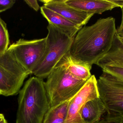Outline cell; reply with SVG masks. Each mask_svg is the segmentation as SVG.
<instances>
[{
  "label": "cell",
  "instance_id": "cell-1",
  "mask_svg": "<svg viewBox=\"0 0 123 123\" xmlns=\"http://www.w3.org/2000/svg\"><path fill=\"white\" fill-rule=\"evenodd\" d=\"M115 19H99L91 26L81 28L69 51L73 58L92 66L111 48L116 32Z\"/></svg>",
  "mask_w": 123,
  "mask_h": 123
},
{
  "label": "cell",
  "instance_id": "cell-2",
  "mask_svg": "<svg viewBox=\"0 0 123 123\" xmlns=\"http://www.w3.org/2000/svg\"><path fill=\"white\" fill-rule=\"evenodd\" d=\"M16 123H42L50 108L45 82L38 77L30 78L19 92Z\"/></svg>",
  "mask_w": 123,
  "mask_h": 123
},
{
  "label": "cell",
  "instance_id": "cell-3",
  "mask_svg": "<svg viewBox=\"0 0 123 123\" xmlns=\"http://www.w3.org/2000/svg\"><path fill=\"white\" fill-rule=\"evenodd\" d=\"M87 81L75 78L64 65L58 63L45 82L50 108L73 99Z\"/></svg>",
  "mask_w": 123,
  "mask_h": 123
},
{
  "label": "cell",
  "instance_id": "cell-4",
  "mask_svg": "<svg viewBox=\"0 0 123 123\" xmlns=\"http://www.w3.org/2000/svg\"><path fill=\"white\" fill-rule=\"evenodd\" d=\"M45 51L32 72L36 77L43 79L47 78L62 58L68 53L74 39L48 24Z\"/></svg>",
  "mask_w": 123,
  "mask_h": 123
},
{
  "label": "cell",
  "instance_id": "cell-5",
  "mask_svg": "<svg viewBox=\"0 0 123 123\" xmlns=\"http://www.w3.org/2000/svg\"><path fill=\"white\" fill-rule=\"evenodd\" d=\"M29 74L10 51L0 54V95L8 97L18 94Z\"/></svg>",
  "mask_w": 123,
  "mask_h": 123
},
{
  "label": "cell",
  "instance_id": "cell-6",
  "mask_svg": "<svg viewBox=\"0 0 123 123\" xmlns=\"http://www.w3.org/2000/svg\"><path fill=\"white\" fill-rule=\"evenodd\" d=\"M103 72L97 80L100 99L107 114L123 117V81Z\"/></svg>",
  "mask_w": 123,
  "mask_h": 123
},
{
  "label": "cell",
  "instance_id": "cell-7",
  "mask_svg": "<svg viewBox=\"0 0 123 123\" xmlns=\"http://www.w3.org/2000/svg\"><path fill=\"white\" fill-rule=\"evenodd\" d=\"M46 41V37L31 40L20 39L11 45L8 50L12 53L19 64L32 74L44 55Z\"/></svg>",
  "mask_w": 123,
  "mask_h": 123
},
{
  "label": "cell",
  "instance_id": "cell-8",
  "mask_svg": "<svg viewBox=\"0 0 123 123\" xmlns=\"http://www.w3.org/2000/svg\"><path fill=\"white\" fill-rule=\"evenodd\" d=\"M97 80L92 75L81 90L70 102L65 123H85L80 112L87 102L99 98Z\"/></svg>",
  "mask_w": 123,
  "mask_h": 123
},
{
  "label": "cell",
  "instance_id": "cell-9",
  "mask_svg": "<svg viewBox=\"0 0 123 123\" xmlns=\"http://www.w3.org/2000/svg\"><path fill=\"white\" fill-rule=\"evenodd\" d=\"M43 6L63 16L67 19L82 28L86 24L94 15L78 10L66 4V0H44Z\"/></svg>",
  "mask_w": 123,
  "mask_h": 123
},
{
  "label": "cell",
  "instance_id": "cell-10",
  "mask_svg": "<svg viewBox=\"0 0 123 123\" xmlns=\"http://www.w3.org/2000/svg\"><path fill=\"white\" fill-rule=\"evenodd\" d=\"M40 11L41 14L48 21L49 24L71 38L74 39L81 29L63 16L43 6L40 8Z\"/></svg>",
  "mask_w": 123,
  "mask_h": 123
},
{
  "label": "cell",
  "instance_id": "cell-11",
  "mask_svg": "<svg viewBox=\"0 0 123 123\" xmlns=\"http://www.w3.org/2000/svg\"><path fill=\"white\" fill-rule=\"evenodd\" d=\"M67 5L88 13L101 14L117 6L108 0H66Z\"/></svg>",
  "mask_w": 123,
  "mask_h": 123
},
{
  "label": "cell",
  "instance_id": "cell-12",
  "mask_svg": "<svg viewBox=\"0 0 123 123\" xmlns=\"http://www.w3.org/2000/svg\"><path fill=\"white\" fill-rule=\"evenodd\" d=\"M59 63L64 65L69 73L78 79L87 81L92 76L90 72L92 66L73 58L69 52Z\"/></svg>",
  "mask_w": 123,
  "mask_h": 123
},
{
  "label": "cell",
  "instance_id": "cell-13",
  "mask_svg": "<svg viewBox=\"0 0 123 123\" xmlns=\"http://www.w3.org/2000/svg\"><path fill=\"white\" fill-rule=\"evenodd\" d=\"M106 113V108L99 97L87 102L80 112V116L85 123H95Z\"/></svg>",
  "mask_w": 123,
  "mask_h": 123
},
{
  "label": "cell",
  "instance_id": "cell-14",
  "mask_svg": "<svg viewBox=\"0 0 123 123\" xmlns=\"http://www.w3.org/2000/svg\"><path fill=\"white\" fill-rule=\"evenodd\" d=\"M96 64L102 69L108 65L123 66V45L118 38L116 32L110 50Z\"/></svg>",
  "mask_w": 123,
  "mask_h": 123
},
{
  "label": "cell",
  "instance_id": "cell-15",
  "mask_svg": "<svg viewBox=\"0 0 123 123\" xmlns=\"http://www.w3.org/2000/svg\"><path fill=\"white\" fill-rule=\"evenodd\" d=\"M71 100L50 108L45 114L42 123H65Z\"/></svg>",
  "mask_w": 123,
  "mask_h": 123
},
{
  "label": "cell",
  "instance_id": "cell-16",
  "mask_svg": "<svg viewBox=\"0 0 123 123\" xmlns=\"http://www.w3.org/2000/svg\"><path fill=\"white\" fill-rule=\"evenodd\" d=\"M9 43V36L6 24L0 17V54L8 50Z\"/></svg>",
  "mask_w": 123,
  "mask_h": 123
},
{
  "label": "cell",
  "instance_id": "cell-17",
  "mask_svg": "<svg viewBox=\"0 0 123 123\" xmlns=\"http://www.w3.org/2000/svg\"><path fill=\"white\" fill-rule=\"evenodd\" d=\"M102 70L123 81V66L108 65L105 66Z\"/></svg>",
  "mask_w": 123,
  "mask_h": 123
},
{
  "label": "cell",
  "instance_id": "cell-18",
  "mask_svg": "<svg viewBox=\"0 0 123 123\" xmlns=\"http://www.w3.org/2000/svg\"><path fill=\"white\" fill-rule=\"evenodd\" d=\"M123 118L107 114L105 115L97 122L95 123H123Z\"/></svg>",
  "mask_w": 123,
  "mask_h": 123
},
{
  "label": "cell",
  "instance_id": "cell-19",
  "mask_svg": "<svg viewBox=\"0 0 123 123\" xmlns=\"http://www.w3.org/2000/svg\"><path fill=\"white\" fill-rule=\"evenodd\" d=\"M15 2L14 0H0V13L11 8Z\"/></svg>",
  "mask_w": 123,
  "mask_h": 123
},
{
  "label": "cell",
  "instance_id": "cell-20",
  "mask_svg": "<svg viewBox=\"0 0 123 123\" xmlns=\"http://www.w3.org/2000/svg\"><path fill=\"white\" fill-rule=\"evenodd\" d=\"M25 2L32 8L34 9L35 11H37L40 9L39 5L38 4L37 1V0H25Z\"/></svg>",
  "mask_w": 123,
  "mask_h": 123
},
{
  "label": "cell",
  "instance_id": "cell-21",
  "mask_svg": "<svg viewBox=\"0 0 123 123\" xmlns=\"http://www.w3.org/2000/svg\"><path fill=\"white\" fill-rule=\"evenodd\" d=\"M122 10V19L121 23L119 26L116 29V32L118 35H123V8L121 9Z\"/></svg>",
  "mask_w": 123,
  "mask_h": 123
},
{
  "label": "cell",
  "instance_id": "cell-22",
  "mask_svg": "<svg viewBox=\"0 0 123 123\" xmlns=\"http://www.w3.org/2000/svg\"><path fill=\"white\" fill-rule=\"evenodd\" d=\"M113 4L116 5L117 7H120L121 9L123 8V0H108Z\"/></svg>",
  "mask_w": 123,
  "mask_h": 123
},
{
  "label": "cell",
  "instance_id": "cell-23",
  "mask_svg": "<svg viewBox=\"0 0 123 123\" xmlns=\"http://www.w3.org/2000/svg\"><path fill=\"white\" fill-rule=\"evenodd\" d=\"M0 123H8L4 117V116L0 113Z\"/></svg>",
  "mask_w": 123,
  "mask_h": 123
},
{
  "label": "cell",
  "instance_id": "cell-24",
  "mask_svg": "<svg viewBox=\"0 0 123 123\" xmlns=\"http://www.w3.org/2000/svg\"><path fill=\"white\" fill-rule=\"evenodd\" d=\"M116 34H117V36L118 39L120 40L121 42L123 45V35L118 34L117 32H116Z\"/></svg>",
  "mask_w": 123,
  "mask_h": 123
},
{
  "label": "cell",
  "instance_id": "cell-25",
  "mask_svg": "<svg viewBox=\"0 0 123 123\" xmlns=\"http://www.w3.org/2000/svg\"><path fill=\"white\" fill-rule=\"evenodd\" d=\"M122 122H123V119H122Z\"/></svg>",
  "mask_w": 123,
  "mask_h": 123
}]
</instances>
